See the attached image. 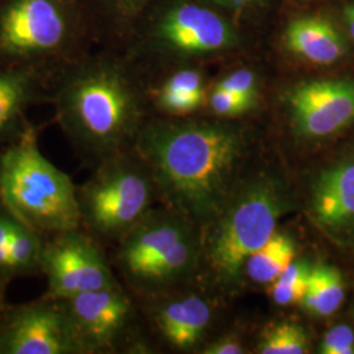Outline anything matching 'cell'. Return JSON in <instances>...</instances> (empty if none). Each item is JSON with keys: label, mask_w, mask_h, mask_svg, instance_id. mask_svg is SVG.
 <instances>
[{"label": "cell", "mask_w": 354, "mask_h": 354, "mask_svg": "<svg viewBox=\"0 0 354 354\" xmlns=\"http://www.w3.org/2000/svg\"><path fill=\"white\" fill-rule=\"evenodd\" d=\"M134 149L168 207L206 223L216 221L232 197L244 142L234 127L153 120L140 127Z\"/></svg>", "instance_id": "1"}, {"label": "cell", "mask_w": 354, "mask_h": 354, "mask_svg": "<svg viewBox=\"0 0 354 354\" xmlns=\"http://www.w3.org/2000/svg\"><path fill=\"white\" fill-rule=\"evenodd\" d=\"M51 105L76 156L89 167L134 146L143 127V99L122 64L88 53L59 70Z\"/></svg>", "instance_id": "2"}, {"label": "cell", "mask_w": 354, "mask_h": 354, "mask_svg": "<svg viewBox=\"0 0 354 354\" xmlns=\"http://www.w3.org/2000/svg\"><path fill=\"white\" fill-rule=\"evenodd\" d=\"M28 121L0 151V201L44 236L80 227L75 183L39 150Z\"/></svg>", "instance_id": "3"}, {"label": "cell", "mask_w": 354, "mask_h": 354, "mask_svg": "<svg viewBox=\"0 0 354 354\" xmlns=\"http://www.w3.org/2000/svg\"><path fill=\"white\" fill-rule=\"evenodd\" d=\"M92 41L80 0H0V64L61 70Z\"/></svg>", "instance_id": "4"}, {"label": "cell", "mask_w": 354, "mask_h": 354, "mask_svg": "<svg viewBox=\"0 0 354 354\" xmlns=\"http://www.w3.org/2000/svg\"><path fill=\"white\" fill-rule=\"evenodd\" d=\"M156 196L150 169L136 149L118 152L76 187L80 227L99 244L118 243L151 210Z\"/></svg>", "instance_id": "5"}, {"label": "cell", "mask_w": 354, "mask_h": 354, "mask_svg": "<svg viewBox=\"0 0 354 354\" xmlns=\"http://www.w3.org/2000/svg\"><path fill=\"white\" fill-rule=\"evenodd\" d=\"M289 203L285 185L273 176H260L231 197L209 244V261L219 279L239 277L248 257L277 232Z\"/></svg>", "instance_id": "6"}, {"label": "cell", "mask_w": 354, "mask_h": 354, "mask_svg": "<svg viewBox=\"0 0 354 354\" xmlns=\"http://www.w3.org/2000/svg\"><path fill=\"white\" fill-rule=\"evenodd\" d=\"M41 274L46 279L44 295L58 299L117 283L102 244L82 227L45 236Z\"/></svg>", "instance_id": "7"}, {"label": "cell", "mask_w": 354, "mask_h": 354, "mask_svg": "<svg viewBox=\"0 0 354 354\" xmlns=\"http://www.w3.org/2000/svg\"><path fill=\"white\" fill-rule=\"evenodd\" d=\"M145 44L178 55H203L235 48L238 33L222 15L188 1L155 8L143 20Z\"/></svg>", "instance_id": "8"}, {"label": "cell", "mask_w": 354, "mask_h": 354, "mask_svg": "<svg viewBox=\"0 0 354 354\" xmlns=\"http://www.w3.org/2000/svg\"><path fill=\"white\" fill-rule=\"evenodd\" d=\"M0 354H82L64 301L42 295L0 308Z\"/></svg>", "instance_id": "9"}, {"label": "cell", "mask_w": 354, "mask_h": 354, "mask_svg": "<svg viewBox=\"0 0 354 354\" xmlns=\"http://www.w3.org/2000/svg\"><path fill=\"white\" fill-rule=\"evenodd\" d=\"M62 301L82 354L109 352L124 342L134 307L118 282Z\"/></svg>", "instance_id": "10"}, {"label": "cell", "mask_w": 354, "mask_h": 354, "mask_svg": "<svg viewBox=\"0 0 354 354\" xmlns=\"http://www.w3.org/2000/svg\"><path fill=\"white\" fill-rule=\"evenodd\" d=\"M286 100L292 125L306 138H327L354 124V80L304 82Z\"/></svg>", "instance_id": "11"}, {"label": "cell", "mask_w": 354, "mask_h": 354, "mask_svg": "<svg viewBox=\"0 0 354 354\" xmlns=\"http://www.w3.org/2000/svg\"><path fill=\"white\" fill-rule=\"evenodd\" d=\"M189 232L183 215L169 207L151 209L117 243L115 264L127 282L138 290L152 266Z\"/></svg>", "instance_id": "12"}, {"label": "cell", "mask_w": 354, "mask_h": 354, "mask_svg": "<svg viewBox=\"0 0 354 354\" xmlns=\"http://www.w3.org/2000/svg\"><path fill=\"white\" fill-rule=\"evenodd\" d=\"M59 70L0 64V151L23 130L26 114L39 104H50Z\"/></svg>", "instance_id": "13"}, {"label": "cell", "mask_w": 354, "mask_h": 354, "mask_svg": "<svg viewBox=\"0 0 354 354\" xmlns=\"http://www.w3.org/2000/svg\"><path fill=\"white\" fill-rule=\"evenodd\" d=\"M311 213L319 227L333 236L354 234V155L324 169L314 184Z\"/></svg>", "instance_id": "14"}, {"label": "cell", "mask_w": 354, "mask_h": 354, "mask_svg": "<svg viewBox=\"0 0 354 354\" xmlns=\"http://www.w3.org/2000/svg\"><path fill=\"white\" fill-rule=\"evenodd\" d=\"M283 44L295 57L317 66L337 64L348 53L340 29L320 15L291 20L283 33Z\"/></svg>", "instance_id": "15"}, {"label": "cell", "mask_w": 354, "mask_h": 354, "mask_svg": "<svg viewBox=\"0 0 354 354\" xmlns=\"http://www.w3.org/2000/svg\"><path fill=\"white\" fill-rule=\"evenodd\" d=\"M212 319L209 304L189 295L155 304L152 320L158 332L171 345L188 349L203 337Z\"/></svg>", "instance_id": "16"}, {"label": "cell", "mask_w": 354, "mask_h": 354, "mask_svg": "<svg viewBox=\"0 0 354 354\" xmlns=\"http://www.w3.org/2000/svg\"><path fill=\"white\" fill-rule=\"evenodd\" d=\"M153 0H80L93 39L122 33L136 24Z\"/></svg>", "instance_id": "17"}, {"label": "cell", "mask_w": 354, "mask_h": 354, "mask_svg": "<svg viewBox=\"0 0 354 354\" xmlns=\"http://www.w3.org/2000/svg\"><path fill=\"white\" fill-rule=\"evenodd\" d=\"M153 105L167 114L190 113L205 102L203 75L196 70H180L151 89Z\"/></svg>", "instance_id": "18"}, {"label": "cell", "mask_w": 354, "mask_h": 354, "mask_svg": "<svg viewBox=\"0 0 354 354\" xmlns=\"http://www.w3.org/2000/svg\"><path fill=\"white\" fill-rule=\"evenodd\" d=\"M44 241L45 236L39 234L37 230L30 227L16 215H12L11 234L7 251L10 281L41 274Z\"/></svg>", "instance_id": "19"}, {"label": "cell", "mask_w": 354, "mask_h": 354, "mask_svg": "<svg viewBox=\"0 0 354 354\" xmlns=\"http://www.w3.org/2000/svg\"><path fill=\"white\" fill-rule=\"evenodd\" d=\"M345 298V283L342 273L327 264L313 266L308 288L301 304L315 317L335 314Z\"/></svg>", "instance_id": "20"}, {"label": "cell", "mask_w": 354, "mask_h": 354, "mask_svg": "<svg viewBox=\"0 0 354 354\" xmlns=\"http://www.w3.org/2000/svg\"><path fill=\"white\" fill-rule=\"evenodd\" d=\"M295 259V243L289 235L276 232L266 244L253 252L247 263L248 277L257 283H272Z\"/></svg>", "instance_id": "21"}, {"label": "cell", "mask_w": 354, "mask_h": 354, "mask_svg": "<svg viewBox=\"0 0 354 354\" xmlns=\"http://www.w3.org/2000/svg\"><path fill=\"white\" fill-rule=\"evenodd\" d=\"M263 354H304L310 352V340L304 327L290 322L276 323L266 328L259 344Z\"/></svg>", "instance_id": "22"}, {"label": "cell", "mask_w": 354, "mask_h": 354, "mask_svg": "<svg viewBox=\"0 0 354 354\" xmlns=\"http://www.w3.org/2000/svg\"><path fill=\"white\" fill-rule=\"evenodd\" d=\"M313 266L306 261H292L285 272L269 283V295L279 306L301 304L308 288Z\"/></svg>", "instance_id": "23"}, {"label": "cell", "mask_w": 354, "mask_h": 354, "mask_svg": "<svg viewBox=\"0 0 354 354\" xmlns=\"http://www.w3.org/2000/svg\"><path fill=\"white\" fill-rule=\"evenodd\" d=\"M216 87L226 89L228 92L239 96L243 100L251 102L252 105H254L259 93L257 76L253 71L247 68H241L231 73L230 75L223 77L216 84Z\"/></svg>", "instance_id": "24"}, {"label": "cell", "mask_w": 354, "mask_h": 354, "mask_svg": "<svg viewBox=\"0 0 354 354\" xmlns=\"http://www.w3.org/2000/svg\"><path fill=\"white\" fill-rule=\"evenodd\" d=\"M320 353L323 354H353L354 332L346 324H339L329 329L324 335Z\"/></svg>", "instance_id": "25"}, {"label": "cell", "mask_w": 354, "mask_h": 354, "mask_svg": "<svg viewBox=\"0 0 354 354\" xmlns=\"http://www.w3.org/2000/svg\"><path fill=\"white\" fill-rule=\"evenodd\" d=\"M209 102L213 112L222 117H234L253 108L251 102H245L239 96L228 92L226 89L219 88L216 86Z\"/></svg>", "instance_id": "26"}, {"label": "cell", "mask_w": 354, "mask_h": 354, "mask_svg": "<svg viewBox=\"0 0 354 354\" xmlns=\"http://www.w3.org/2000/svg\"><path fill=\"white\" fill-rule=\"evenodd\" d=\"M12 213L10 209L0 201V279L10 283L8 279V266H7V251L11 234Z\"/></svg>", "instance_id": "27"}, {"label": "cell", "mask_w": 354, "mask_h": 354, "mask_svg": "<svg viewBox=\"0 0 354 354\" xmlns=\"http://www.w3.org/2000/svg\"><path fill=\"white\" fill-rule=\"evenodd\" d=\"M206 354H241L244 353V348L241 344L235 340H228L223 339L219 342L212 344L210 346L206 348L203 352Z\"/></svg>", "instance_id": "28"}, {"label": "cell", "mask_w": 354, "mask_h": 354, "mask_svg": "<svg viewBox=\"0 0 354 354\" xmlns=\"http://www.w3.org/2000/svg\"><path fill=\"white\" fill-rule=\"evenodd\" d=\"M342 20L348 29V35L354 42V3H349L342 10Z\"/></svg>", "instance_id": "29"}, {"label": "cell", "mask_w": 354, "mask_h": 354, "mask_svg": "<svg viewBox=\"0 0 354 354\" xmlns=\"http://www.w3.org/2000/svg\"><path fill=\"white\" fill-rule=\"evenodd\" d=\"M8 283L3 279H0V308L6 306V290H7Z\"/></svg>", "instance_id": "30"}]
</instances>
